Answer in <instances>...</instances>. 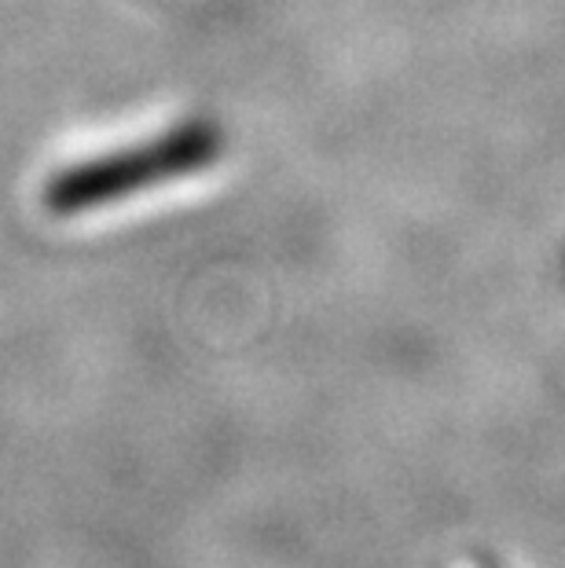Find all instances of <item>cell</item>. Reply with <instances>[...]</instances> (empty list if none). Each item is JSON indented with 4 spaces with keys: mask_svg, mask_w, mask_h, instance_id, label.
Listing matches in <instances>:
<instances>
[{
    "mask_svg": "<svg viewBox=\"0 0 565 568\" xmlns=\"http://www.w3.org/2000/svg\"><path fill=\"white\" fill-rule=\"evenodd\" d=\"M224 140L221 129L210 122H184L162 136H154L137 148L111 151L103 159L78 162L74 169L48 180L44 202L52 213H85L100 205L122 202L132 191L159 187L165 180L191 176L199 169H210L221 159Z\"/></svg>",
    "mask_w": 565,
    "mask_h": 568,
    "instance_id": "cell-1",
    "label": "cell"
}]
</instances>
